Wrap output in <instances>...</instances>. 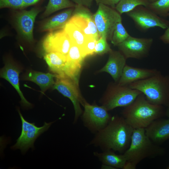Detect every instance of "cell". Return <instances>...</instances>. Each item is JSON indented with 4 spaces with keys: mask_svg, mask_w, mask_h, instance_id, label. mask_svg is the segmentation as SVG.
Masks as SVG:
<instances>
[{
    "mask_svg": "<svg viewBox=\"0 0 169 169\" xmlns=\"http://www.w3.org/2000/svg\"><path fill=\"white\" fill-rule=\"evenodd\" d=\"M58 75L50 73H44L35 71H31L23 77V79L33 82L40 87L41 91L44 94L55 83L54 78Z\"/></svg>",
    "mask_w": 169,
    "mask_h": 169,
    "instance_id": "44dd1931",
    "label": "cell"
},
{
    "mask_svg": "<svg viewBox=\"0 0 169 169\" xmlns=\"http://www.w3.org/2000/svg\"><path fill=\"white\" fill-rule=\"evenodd\" d=\"M141 93L128 86L119 85L117 83L112 84L109 85L101 103L109 111L118 107L129 105Z\"/></svg>",
    "mask_w": 169,
    "mask_h": 169,
    "instance_id": "5b68a950",
    "label": "cell"
},
{
    "mask_svg": "<svg viewBox=\"0 0 169 169\" xmlns=\"http://www.w3.org/2000/svg\"><path fill=\"white\" fill-rule=\"evenodd\" d=\"M93 154L102 164L111 166L116 169H124L126 162V160L123 154H117L111 150L102 151L101 152L95 151L93 152Z\"/></svg>",
    "mask_w": 169,
    "mask_h": 169,
    "instance_id": "603a6c76",
    "label": "cell"
},
{
    "mask_svg": "<svg viewBox=\"0 0 169 169\" xmlns=\"http://www.w3.org/2000/svg\"><path fill=\"white\" fill-rule=\"evenodd\" d=\"M85 57L80 48L72 43L66 57L65 76L79 84V74L83 62Z\"/></svg>",
    "mask_w": 169,
    "mask_h": 169,
    "instance_id": "9a60e30c",
    "label": "cell"
},
{
    "mask_svg": "<svg viewBox=\"0 0 169 169\" xmlns=\"http://www.w3.org/2000/svg\"><path fill=\"white\" fill-rule=\"evenodd\" d=\"M168 16H169V14H168Z\"/></svg>",
    "mask_w": 169,
    "mask_h": 169,
    "instance_id": "ab89813d",
    "label": "cell"
},
{
    "mask_svg": "<svg viewBox=\"0 0 169 169\" xmlns=\"http://www.w3.org/2000/svg\"><path fill=\"white\" fill-rule=\"evenodd\" d=\"M158 71L155 69L136 68L126 64L117 83L120 85L128 86L136 81L149 78Z\"/></svg>",
    "mask_w": 169,
    "mask_h": 169,
    "instance_id": "e0dca14e",
    "label": "cell"
},
{
    "mask_svg": "<svg viewBox=\"0 0 169 169\" xmlns=\"http://www.w3.org/2000/svg\"><path fill=\"white\" fill-rule=\"evenodd\" d=\"M130 35L122 24V21H121L116 24L110 41L114 46H117L126 40Z\"/></svg>",
    "mask_w": 169,
    "mask_h": 169,
    "instance_id": "83f0119b",
    "label": "cell"
},
{
    "mask_svg": "<svg viewBox=\"0 0 169 169\" xmlns=\"http://www.w3.org/2000/svg\"><path fill=\"white\" fill-rule=\"evenodd\" d=\"M23 0H0V8H8L13 9L25 8Z\"/></svg>",
    "mask_w": 169,
    "mask_h": 169,
    "instance_id": "4dcf8cb0",
    "label": "cell"
},
{
    "mask_svg": "<svg viewBox=\"0 0 169 169\" xmlns=\"http://www.w3.org/2000/svg\"><path fill=\"white\" fill-rule=\"evenodd\" d=\"M140 30L146 31L159 27L163 29L169 27V21L159 16L147 8L139 6L126 13Z\"/></svg>",
    "mask_w": 169,
    "mask_h": 169,
    "instance_id": "9c48e42d",
    "label": "cell"
},
{
    "mask_svg": "<svg viewBox=\"0 0 169 169\" xmlns=\"http://www.w3.org/2000/svg\"><path fill=\"white\" fill-rule=\"evenodd\" d=\"M74 8H68L48 20L42 26V31L52 32L63 29L72 16Z\"/></svg>",
    "mask_w": 169,
    "mask_h": 169,
    "instance_id": "7402d4cb",
    "label": "cell"
},
{
    "mask_svg": "<svg viewBox=\"0 0 169 169\" xmlns=\"http://www.w3.org/2000/svg\"><path fill=\"white\" fill-rule=\"evenodd\" d=\"M153 41L152 38H138L130 35L117 46L126 59H140L149 54Z\"/></svg>",
    "mask_w": 169,
    "mask_h": 169,
    "instance_id": "8fae6325",
    "label": "cell"
},
{
    "mask_svg": "<svg viewBox=\"0 0 169 169\" xmlns=\"http://www.w3.org/2000/svg\"><path fill=\"white\" fill-rule=\"evenodd\" d=\"M165 153L164 148L155 143L146 136L144 128L134 129L130 145L123 154L126 160L124 169H135L144 159L162 156Z\"/></svg>",
    "mask_w": 169,
    "mask_h": 169,
    "instance_id": "7a4b0ae2",
    "label": "cell"
},
{
    "mask_svg": "<svg viewBox=\"0 0 169 169\" xmlns=\"http://www.w3.org/2000/svg\"><path fill=\"white\" fill-rule=\"evenodd\" d=\"M167 169H169V166L167 167Z\"/></svg>",
    "mask_w": 169,
    "mask_h": 169,
    "instance_id": "f35d334b",
    "label": "cell"
},
{
    "mask_svg": "<svg viewBox=\"0 0 169 169\" xmlns=\"http://www.w3.org/2000/svg\"><path fill=\"white\" fill-rule=\"evenodd\" d=\"M105 37L101 36L97 41L95 47L94 54H103L109 53L112 49L107 41Z\"/></svg>",
    "mask_w": 169,
    "mask_h": 169,
    "instance_id": "f1b7e54d",
    "label": "cell"
},
{
    "mask_svg": "<svg viewBox=\"0 0 169 169\" xmlns=\"http://www.w3.org/2000/svg\"><path fill=\"white\" fill-rule=\"evenodd\" d=\"M147 8L160 17H168L169 13V0H157L150 3Z\"/></svg>",
    "mask_w": 169,
    "mask_h": 169,
    "instance_id": "4316f807",
    "label": "cell"
},
{
    "mask_svg": "<svg viewBox=\"0 0 169 169\" xmlns=\"http://www.w3.org/2000/svg\"><path fill=\"white\" fill-rule=\"evenodd\" d=\"M76 5L83 6L88 8H90L94 0H70Z\"/></svg>",
    "mask_w": 169,
    "mask_h": 169,
    "instance_id": "d6a6232c",
    "label": "cell"
},
{
    "mask_svg": "<svg viewBox=\"0 0 169 169\" xmlns=\"http://www.w3.org/2000/svg\"><path fill=\"white\" fill-rule=\"evenodd\" d=\"M18 111L22 122V131L16 143L11 148L13 150L19 149L24 154L30 148H34L36 140L47 131L56 120L49 123L44 122L43 126L38 127L35 123L29 122L25 120L19 109Z\"/></svg>",
    "mask_w": 169,
    "mask_h": 169,
    "instance_id": "ba28073f",
    "label": "cell"
},
{
    "mask_svg": "<svg viewBox=\"0 0 169 169\" xmlns=\"http://www.w3.org/2000/svg\"><path fill=\"white\" fill-rule=\"evenodd\" d=\"M150 3L148 0H121L115 9L121 15L131 11L139 6L147 7Z\"/></svg>",
    "mask_w": 169,
    "mask_h": 169,
    "instance_id": "484cf974",
    "label": "cell"
},
{
    "mask_svg": "<svg viewBox=\"0 0 169 169\" xmlns=\"http://www.w3.org/2000/svg\"><path fill=\"white\" fill-rule=\"evenodd\" d=\"M72 44L70 38L63 29L49 33L43 43V48L45 53L57 52L67 57Z\"/></svg>",
    "mask_w": 169,
    "mask_h": 169,
    "instance_id": "4fadbf2b",
    "label": "cell"
},
{
    "mask_svg": "<svg viewBox=\"0 0 169 169\" xmlns=\"http://www.w3.org/2000/svg\"><path fill=\"white\" fill-rule=\"evenodd\" d=\"M160 39L164 43L169 44V27L166 29L164 33L160 37Z\"/></svg>",
    "mask_w": 169,
    "mask_h": 169,
    "instance_id": "836d02e7",
    "label": "cell"
},
{
    "mask_svg": "<svg viewBox=\"0 0 169 169\" xmlns=\"http://www.w3.org/2000/svg\"><path fill=\"white\" fill-rule=\"evenodd\" d=\"M25 6L27 7L35 4L41 0H23Z\"/></svg>",
    "mask_w": 169,
    "mask_h": 169,
    "instance_id": "e575fe53",
    "label": "cell"
},
{
    "mask_svg": "<svg viewBox=\"0 0 169 169\" xmlns=\"http://www.w3.org/2000/svg\"><path fill=\"white\" fill-rule=\"evenodd\" d=\"M108 60L105 65L99 72L109 73L115 83L119 81L125 65L127 59L122 53L119 51L112 50L109 53Z\"/></svg>",
    "mask_w": 169,
    "mask_h": 169,
    "instance_id": "2e32d148",
    "label": "cell"
},
{
    "mask_svg": "<svg viewBox=\"0 0 169 169\" xmlns=\"http://www.w3.org/2000/svg\"><path fill=\"white\" fill-rule=\"evenodd\" d=\"M121 0H94L96 4H103L110 6L113 8H115L117 4Z\"/></svg>",
    "mask_w": 169,
    "mask_h": 169,
    "instance_id": "1f68e13d",
    "label": "cell"
},
{
    "mask_svg": "<svg viewBox=\"0 0 169 169\" xmlns=\"http://www.w3.org/2000/svg\"><path fill=\"white\" fill-rule=\"evenodd\" d=\"M98 5L97 10L93 14L94 21L100 38L104 36L110 41L116 24L122 21L121 14L110 6L102 4Z\"/></svg>",
    "mask_w": 169,
    "mask_h": 169,
    "instance_id": "52a82bcc",
    "label": "cell"
},
{
    "mask_svg": "<svg viewBox=\"0 0 169 169\" xmlns=\"http://www.w3.org/2000/svg\"><path fill=\"white\" fill-rule=\"evenodd\" d=\"M134 129L122 116H113L106 126L95 134L90 145L102 151L124 153L130 145Z\"/></svg>",
    "mask_w": 169,
    "mask_h": 169,
    "instance_id": "6da1fadb",
    "label": "cell"
},
{
    "mask_svg": "<svg viewBox=\"0 0 169 169\" xmlns=\"http://www.w3.org/2000/svg\"><path fill=\"white\" fill-rule=\"evenodd\" d=\"M88 8L76 5L69 21L76 26L86 37L93 38L98 40L100 38L99 33L93 14Z\"/></svg>",
    "mask_w": 169,
    "mask_h": 169,
    "instance_id": "7c38bea8",
    "label": "cell"
},
{
    "mask_svg": "<svg viewBox=\"0 0 169 169\" xmlns=\"http://www.w3.org/2000/svg\"><path fill=\"white\" fill-rule=\"evenodd\" d=\"M97 40L92 38H87L81 49L84 56H86L94 54L95 47Z\"/></svg>",
    "mask_w": 169,
    "mask_h": 169,
    "instance_id": "f546056e",
    "label": "cell"
},
{
    "mask_svg": "<svg viewBox=\"0 0 169 169\" xmlns=\"http://www.w3.org/2000/svg\"><path fill=\"white\" fill-rule=\"evenodd\" d=\"M19 69L10 62L7 63L0 70V77L8 81L17 91L21 98V103L23 106L31 107L32 105L24 97L20 88Z\"/></svg>",
    "mask_w": 169,
    "mask_h": 169,
    "instance_id": "d6986e66",
    "label": "cell"
},
{
    "mask_svg": "<svg viewBox=\"0 0 169 169\" xmlns=\"http://www.w3.org/2000/svg\"><path fill=\"white\" fill-rule=\"evenodd\" d=\"M76 5L70 0H49L43 17H47L62 9L74 8Z\"/></svg>",
    "mask_w": 169,
    "mask_h": 169,
    "instance_id": "d4e9b609",
    "label": "cell"
},
{
    "mask_svg": "<svg viewBox=\"0 0 169 169\" xmlns=\"http://www.w3.org/2000/svg\"><path fill=\"white\" fill-rule=\"evenodd\" d=\"M167 108L165 114L169 119V106L167 107Z\"/></svg>",
    "mask_w": 169,
    "mask_h": 169,
    "instance_id": "8d00e7d4",
    "label": "cell"
},
{
    "mask_svg": "<svg viewBox=\"0 0 169 169\" xmlns=\"http://www.w3.org/2000/svg\"><path fill=\"white\" fill-rule=\"evenodd\" d=\"M164 106L149 102L142 93L125 107L122 116L133 128H145L165 114Z\"/></svg>",
    "mask_w": 169,
    "mask_h": 169,
    "instance_id": "3957f363",
    "label": "cell"
},
{
    "mask_svg": "<svg viewBox=\"0 0 169 169\" xmlns=\"http://www.w3.org/2000/svg\"><path fill=\"white\" fill-rule=\"evenodd\" d=\"M157 0H148L150 3L154 2Z\"/></svg>",
    "mask_w": 169,
    "mask_h": 169,
    "instance_id": "74e56055",
    "label": "cell"
},
{
    "mask_svg": "<svg viewBox=\"0 0 169 169\" xmlns=\"http://www.w3.org/2000/svg\"><path fill=\"white\" fill-rule=\"evenodd\" d=\"M63 29L68 35L72 43L77 45L81 49L87 38L82 31L74 23L69 21Z\"/></svg>",
    "mask_w": 169,
    "mask_h": 169,
    "instance_id": "cb8c5ba5",
    "label": "cell"
},
{
    "mask_svg": "<svg viewBox=\"0 0 169 169\" xmlns=\"http://www.w3.org/2000/svg\"><path fill=\"white\" fill-rule=\"evenodd\" d=\"M128 86L141 92L152 104L169 106V75H164L159 70L153 76Z\"/></svg>",
    "mask_w": 169,
    "mask_h": 169,
    "instance_id": "277c9868",
    "label": "cell"
},
{
    "mask_svg": "<svg viewBox=\"0 0 169 169\" xmlns=\"http://www.w3.org/2000/svg\"><path fill=\"white\" fill-rule=\"evenodd\" d=\"M145 130L146 136L155 143H162L169 139V119H156Z\"/></svg>",
    "mask_w": 169,
    "mask_h": 169,
    "instance_id": "ac0fdd59",
    "label": "cell"
},
{
    "mask_svg": "<svg viewBox=\"0 0 169 169\" xmlns=\"http://www.w3.org/2000/svg\"><path fill=\"white\" fill-rule=\"evenodd\" d=\"M44 59L50 70L59 77H66V56L58 52L45 53Z\"/></svg>",
    "mask_w": 169,
    "mask_h": 169,
    "instance_id": "ffe728a7",
    "label": "cell"
},
{
    "mask_svg": "<svg viewBox=\"0 0 169 169\" xmlns=\"http://www.w3.org/2000/svg\"><path fill=\"white\" fill-rule=\"evenodd\" d=\"M101 169H116L115 168L112 166H111L104 164H102L101 166Z\"/></svg>",
    "mask_w": 169,
    "mask_h": 169,
    "instance_id": "d590c367",
    "label": "cell"
},
{
    "mask_svg": "<svg viewBox=\"0 0 169 169\" xmlns=\"http://www.w3.org/2000/svg\"><path fill=\"white\" fill-rule=\"evenodd\" d=\"M56 78L53 89L69 98L72 103L75 112L73 123H75L83 113L80 104L83 106L85 100L79 92V84L68 77H58Z\"/></svg>",
    "mask_w": 169,
    "mask_h": 169,
    "instance_id": "30bf717a",
    "label": "cell"
},
{
    "mask_svg": "<svg viewBox=\"0 0 169 169\" xmlns=\"http://www.w3.org/2000/svg\"><path fill=\"white\" fill-rule=\"evenodd\" d=\"M81 118L84 125L91 133L95 134L103 129L110 122L112 116L103 105H91L86 101Z\"/></svg>",
    "mask_w": 169,
    "mask_h": 169,
    "instance_id": "8992f818",
    "label": "cell"
},
{
    "mask_svg": "<svg viewBox=\"0 0 169 169\" xmlns=\"http://www.w3.org/2000/svg\"><path fill=\"white\" fill-rule=\"evenodd\" d=\"M38 8H33L29 10H23L19 12L16 17L17 28L21 35L27 41H33V31L36 16L40 12Z\"/></svg>",
    "mask_w": 169,
    "mask_h": 169,
    "instance_id": "5bb4252c",
    "label": "cell"
}]
</instances>
